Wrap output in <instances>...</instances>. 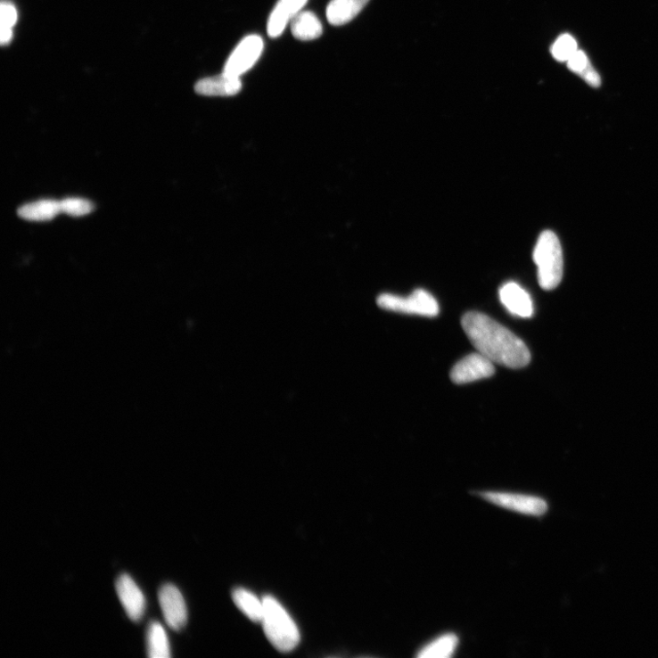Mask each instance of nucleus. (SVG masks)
Listing matches in <instances>:
<instances>
[{"instance_id": "f257e3e1", "label": "nucleus", "mask_w": 658, "mask_h": 658, "mask_svg": "<svg viewBox=\"0 0 658 658\" xmlns=\"http://www.w3.org/2000/svg\"><path fill=\"white\" fill-rule=\"evenodd\" d=\"M462 326L477 350L494 363L510 369L526 367L531 355L526 344L509 329L480 312H468Z\"/></svg>"}, {"instance_id": "f03ea898", "label": "nucleus", "mask_w": 658, "mask_h": 658, "mask_svg": "<svg viewBox=\"0 0 658 658\" xmlns=\"http://www.w3.org/2000/svg\"><path fill=\"white\" fill-rule=\"evenodd\" d=\"M265 612L261 623L270 643L280 652L294 650L300 642V633L295 621L273 596L263 598Z\"/></svg>"}, {"instance_id": "7ed1b4c3", "label": "nucleus", "mask_w": 658, "mask_h": 658, "mask_svg": "<svg viewBox=\"0 0 658 658\" xmlns=\"http://www.w3.org/2000/svg\"><path fill=\"white\" fill-rule=\"evenodd\" d=\"M533 259L538 267V281L544 290H554L563 275V258L561 243L552 231L543 232L534 249Z\"/></svg>"}, {"instance_id": "20e7f679", "label": "nucleus", "mask_w": 658, "mask_h": 658, "mask_svg": "<svg viewBox=\"0 0 658 658\" xmlns=\"http://www.w3.org/2000/svg\"><path fill=\"white\" fill-rule=\"evenodd\" d=\"M377 304L388 311L428 317H436L440 312L436 300L424 289H416L408 297L382 294Z\"/></svg>"}, {"instance_id": "39448f33", "label": "nucleus", "mask_w": 658, "mask_h": 658, "mask_svg": "<svg viewBox=\"0 0 658 658\" xmlns=\"http://www.w3.org/2000/svg\"><path fill=\"white\" fill-rule=\"evenodd\" d=\"M478 495L495 506L527 516L540 517L547 511V503L535 496L499 491H480Z\"/></svg>"}, {"instance_id": "423d86ee", "label": "nucleus", "mask_w": 658, "mask_h": 658, "mask_svg": "<svg viewBox=\"0 0 658 658\" xmlns=\"http://www.w3.org/2000/svg\"><path fill=\"white\" fill-rule=\"evenodd\" d=\"M264 50V41L259 35H249L237 45L228 58L223 73L241 78L258 62Z\"/></svg>"}, {"instance_id": "0eeeda50", "label": "nucleus", "mask_w": 658, "mask_h": 658, "mask_svg": "<svg viewBox=\"0 0 658 658\" xmlns=\"http://www.w3.org/2000/svg\"><path fill=\"white\" fill-rule=\"evenodd\" d=\"M494 364L481 353H473L454 366L450 378L454 383L459 385L487 379L495 374Z\"/></svg>"}, {"instance_id": "6e6552de", "label": "nucleus", "mask_w": 658, "mask_h": 658, "mask_svg": "<svg viewBox=\"0 0 658 658\" xmlns=\"http://www.w3.org/2000/svg\"><path fill=\"white\" fill-rule=\"evenodd\" d=\"M159 600L168 626L176 631L185 628L188 611L180 591L172 584H165L160 590Z\"/></svg>"}, {"instance_id": "1a4fd4ad", "label": "nucleus", "mask_w": 658, "mask_h": 658, "mask_svg": "<svg viewBox=\"0 0 658 658\" xmlns=\"http://www.w3.org/2000/svg\"><path fill=\"white\" fill-rule=\"evenodd\" d=\"M499 299L506 309L514 316L530 318L533 316V302L529 292L515 282H508L499 289Z\"/></svg>"}, {"instance_id": "9d476101", "label": "nucleus", "mask_w": 658, "mask_h": 658, "mask_svg": "<svg viewBox=\"0 0 658 658\" xmlns=\"http://www.w3.org/2000/svg\"><path fill=\"white\" fill-rule=\"evenodd\" d=\"M117 592L128 617L138 621L145 610V599L134 580L127 574L119 577L116 584Z\"/></svg>"}, {"instance_id": "9b49d317", "label": "nucleus", "mask_w": 658, "mask_h": 658, "mask_svg": "<svg viewBox=\"0 0 658 658\" xmlns=\"http://www.w3.org/2000/svg\"><path fill=\"white\" fill-rule=\"evenodd\" d=\"M308 0H279L267 22V34L278 38L285 27L305 7Z\"/></svg>"}, {"instance_id": "f8f14e48", "label": "nucleus", "mask_w": 658, "mask_h": 658, "mask_svg": "<svg viewBox=\"0 0 658 658\" xmlns=\"http://www.w3.org/2000/svg\"><path fill=\"white\" fill-rule=\"evenodd\" d=\"M243 84L239 78H233L222 73L221 76L201 80L195 86L196 93L207 96H234L242 90Z\"/></svg>"}, {"instance_id": "ddd939ff", "label": "nucleus", "mask_w": 658, "mask_h": 658, "mask_svg": "<svg viewBox=\"0 0 658 658\" xmlns=\"http://www.w3.org/2000/svg\"><path fill=\"white\" fill-rule=\"evenodd\" d=\"M370 0H332L326 8V19L334 26L351 21L368 4Z\"/></svg>"}, {"instance_id": "4468645a", "label": "nucleus", "mask_w": 658, "mask_h": 658, "mask_svg": "<svg viewBox=\"0 0 658 658\" xmlns=\"http://www.w3.org/2000/svg\"><path fill=\"white\" fill-rule=\"evenodd\" d=\"M291 31L298 40L308 42L319 38L323 27L316 14L311 12H300L292 20Z\"/></svg>"}, {"instance_id": "2eb2a0df", "label": "nucleus", "mask_w": 658, "mask_h": 658, "mask_svg": "<svg viewBox=\"0 0 658 658\" xmlns=\"http://www.w3.org/2000/svg\"><path fill=\"white\" fill-rule=\"evenodd\" d=\"M61 212L60 202L55 200H41L21 206L18 215L30 222H47Z\"/></svg>"}, {"instance_id": "dca6fc26", "label": "nucleus", "mask_w": 658, "mask_h": 658, "mask_svg": "<svg viewBox=\"0 0 658 658\" xmlns=\"http://www.w3.org/2000/svg\"><path fill=\"white\" fill-rule=\"evenodd\" d=\"M458 643L459 639L456 634H444L424 646L416 656L419 658H449L454 655Z\"/></svg>"}, {"instance_id": "f3484780", "label": "nucleus", "mask_w": 658, "mask_h": 658, "mask_svg": "<svg viewBox=\"0 0 658 658\" xmlns=\"http://www.w3.org/2000/svg\"><path fill=\"white\" fill-rule=\"evenodd\" d=\"M233 600L249 619L255 623H261L265 612L263 599H259L246 589L237 588L233 593Z\"/></svg>"}, {"instance_id": "a211bd4d", "label": "nucleus", "mask_w": 658, "mask_h": 658, "mask_svg": "<svg viewBox=\"0 0 658 658\" xmlns=\"http://www.w3.org/2000/svg\"><path fill=\"white\" fill-rule=\"evenodd\" d=\"M148 652L152 658L170 657L169 639L163 627L152 621L148 629Z\"/></svg>"}, {"instance_id": "6ab92c4d", "label": "nucleus", "mask_w": 658, "mask_h": 658, "mask_svg": "<svg viewBox=\"0 0 658 658\" xmlns=\"http://www.w3.org/2000/svg\"><path fill=\"white\" fill-rule=\"evenodd\" d=\"M569 68L578 73L585 81L594 87L601 85L598 73L591 65L588 58L582 52L577 51L568 61Z\"/></svg>"}, {"instance_id": "aec40b11", "label": "nucleus", "mask_w": 658, "mask_h": 658, "mask_svg": "<svg viewBox=\"0 0 658 658\" xmlns=\"http://www.w3.org/2000/svg\"><path fill=\"white\" fill-rule=\"evenodd\" d=\"M61 212L72 217H82L91 213L94 204L82 198H66L60 202Z\"/></svg>"}, {"instance_id": "412c9836", "label": "nucleus", "mask_w": 658, "mask_h": 658, "mask_svg": "<svg viewBox=\"0 0 658 658\" xmlns=\"http://www.w3.org/2000/svg\"><path fill=\"white\" fill-rule=\"evenodd\" d=\"M577 51L575 40L567 34L561 36L552 49L554 57L560 62H568Z\"/></svg>"}, {"instance_id": "4be33fe9", "label": "nucleus", "mask_w": 658, "mask_h": 658, "mask_svg": "<svg viewBox=\"0 0 658 658\" xmlns=\"http://www.w3.org/2000/svg\"><path fill=\"white\" fill-rule=\"evenodd\" d=\"M17 21V12L12 4L4 2L2 4V28H12Z\"/></svg>"}, {"instance_id": "5701e85b", "label": "nucleus", "mask_w": 658, "mask_h": 658, "mask_svg": "<svg viewBox=\"0 0 658 658\" xmlns=\"http://www.w3.org/2000/svg\"><path fill=\"white\" fill-rule=\"evenodd\" d=\"M12 30L11 28H2V44L4 45L11 42Z\"/></svg>"}]
</instances>
